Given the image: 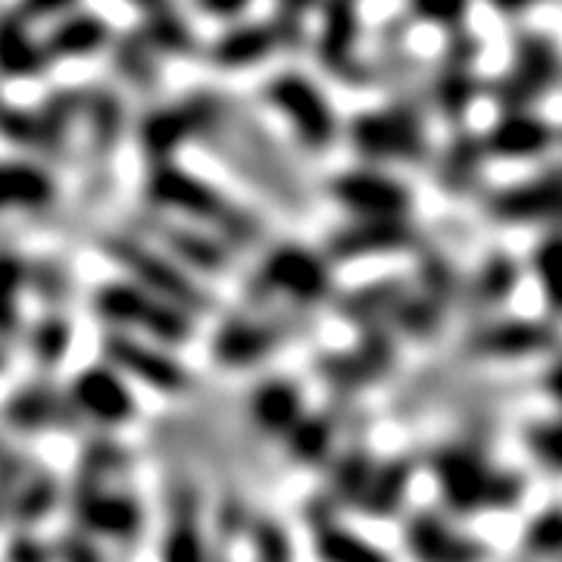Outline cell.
Returning <instances> with one entry per match:
<instances>
[{
    "label": "cell",
    "mask_w": 562,
    "mask_h": 562,
    "mask_svg": "<svg viewBox=\"0 0 562 562\" xmlns=\"http://www.w3.org/2000/svg\"><path fill=\"white\" fill-rule=\"evenodd\" d=\"M482 138L491 160L531 162L553 154V147L560 144V128L538 110H513L497 113V120L484 128Z\"/></svg>",
    "instance_id": "obj_16"
},
{
    "label": "cell",
    "mask_w": 562,
    "mask_h": 562,
    "mask_svg": "<svg viewBox=\"0 0 562 562\" xmlns=\"http://www.w3.org/2000/svg\"><path fill=\"white\" fill-rule=\"evenodd\" d=\"M125 3L138 7V10H144V13H154V10H160V7H166L169 0H125Z\"/></svg>",
    "instance_id": "obj_53"
},
{
    "label": "cell",
    "mask_w": 562,
    "mask_h": 562,
    "mask_svg": "<svg viewBox=\"0 0 562 562\" xmlns=\"http://www.w3.org/2000/svg\"><path fill=\"white\" fill-rule=\"evenodd\" d=\"M316 550L322 562H391V557L382 553L375 543L338 525H322L316 535Z\"/></svg>",
    "instance_id": "obj_37"
},
{
    "label": "cell",
    "mask_w": 562,
    "mask_h": 562,
    "mask_svg": "<svg viewBox=\"0 0 562 562\" xmlns=\"http://www.w3.org/2000/svg\"><path fill=\"white\" fill-rule=\"evenodd\" d=\"M260 560L262 562H291V543L276 525L260 528Z\"/></svg>",
    "instance_id": "obj_46"
},
{
    "label": "cell",
    "mask_w": 562,
    "mask_h": 562,
    "mask_svg": "<svg viewBox=\"0 0 562 562\" xmlns=\"http://www.w3.org/2000/svg\"><path fill=\"white\" fill-rule=\"evenodd\" d=\"M409 482H413V462L409 460H387L384 465H375L357 506L372 519H391L406 503Z\"/></svg>",
    "instance_id": "obj_26"
},
{
    "label": "cell",
    "mask_w": 562,
    "mask_h": 562,
    "mask_svg": "<svg viewBox=\"0 0 562 562\" xmlns=\"http://www.w3.org/2000/svg\"><path fill=\"white\" fill-rule=\"evenodd\" d=\"M10 328H16V310H13V301L0 297V331H10Z\"/></svg>",
    "instance_id": "obj_52"
},
{
    "label": "cell",
    "mask_w": 562,
    "mask_h": 562,
    "mask_svg": "<svg viewBox=\"0 0 562 562\" xmlns=\"http://www.w3.org/2000/svg\"><path fill=\"white\" fill-rule=\"evenodd\" d=\"M76 401H79V406L88 416L110 422V425L125 422L132 416V409H135V401H132L128 387L113 372H106V369L81 372L79 379H76Z\"/></svg>",
    "instance_id": "obj_25"
},
{
    "label": "cell",
    "mask_w": 562,
    "mask_h": 562,
    "mask_svg": "<svg viewBox=\"0 0 562 562\" xmlns=\"http://www.w3.org/2000/svg\"><path fill=\"white\" fill-rule=\"evenodd\" d=\"M106 353L113 357V362H120L122 369L138 375L140 382L154 384L157 391H181V384H184V372L176 366V360H169L166 353L135 341V338L110 335Z\"/></svg>",
    "instance_id": "obj_24"
},
{
    "label": "cell",
    "mask_w": 562,
    "mask_h": 562,
    "mask_svg": "<svg viewBox=\"0 0 562 562\" xmlns=\"http://www.w3.org/2000/svg\"><path fill=\"white\" fill-rule=\"evenodd\" d=\"M276 341H279L276 328L250 325V322H232V325H225L220 331L216 353L228 366H247V362L260 360L262 353H269L276 347Z\"/></svg>",
    "instance_id": "obj_33"
},
{
    "label": "cell",
    "mask_w": 562,
    "mask_h": 562,
    "mask_svg": "<svg viewBox=\"0 0 562 562\" xmlns=\"http://www.w3.org/2000/svg\"><path fill=\"white\" fill-rule=\"evenodd\" d=\"M562 85V47L547 32L522 29L509 41V63L484 85L497 113L535 110Z\"/></svg>",
    "instance_id": "obj_3"
},
{
    "label": "cell",
    "mask_w": 562,
    "mask_h": 562,
    "mask_svg": "<svg viewBox=\"0 0 562 562\" xmlns=\"http://www.w3.org/2000/svg\"><path fill=\"white\" fill-rule=\"evenodd\" d=\"M487 166H491V154L482 135L465 125H457L453 135L438 147V154H431V179L441 194L460 201L482 191Z\"/></svg>",
    "instance_id": "obj_17"
},
{
    "label": "cell",
    "mask_w": 562,
    "mask_h": 562,
    "mask_svg": "<svg viewBox=\"0 0 562 562\" xmlns=\"http://www.w3.org/2000/svg\"><path fill=\"white\" fill-rule=\"evenodd\" d=\"M331 425L319 416H310V419H297V425L288 431V447L291 453L303 462H319L328 450H331Z\"/></svg>",
    "instance_id": "obj_41"
},
{
    "label": "cell",
    "mask_w": 562,
    "mask_h": 562,
    "mask_svg": "<svg viewBox=\"0 0 562 562\" xmlns=\"http://www.w3.org/2000/svg\"><path fill=\"white\" fill-rule=\"evenodd\" d=\"M484 213L497 225H547L562 228V162L528 179L509 181L484 198Z\"/></svg>",
    "instance_id": "obj_10"
},
{
    "label": "cell",
    "mask_w": 562,
    "mask_h": 562,
    "mask_svg": "<svg viewBox=\"0 0 562 562\" xmlns=\"http://www.w3.org/2000/svg\"><path fill=\"white\" fill-rule=\"evenodd\" d=\"M144 194H147V201L154 203L157 210H172L179 216L225 225L241 241H250L254 232H257V225H254V220L247 213H241V210L235 213L213 184H206L194 172L181 169L176 162H154Z\"/></svg>",
    "instance_id": "obj_5"
},
{
    "label": "cell",
    "mask_w": 562,
    "mask_h": 562,
    "mask_svg": "<svg viewBox=\"0 0 562 562\" xmlns=\"http://www.w3.org/2000/svg\"><path fill=\"white\" fill-rule=\"evenodd\" d=\"M157 50L154 44L144 38V32H132L113 38V66L122 79L128 81L140 94H150L160 85V63H157Z\"/></svg>",
    "instance_id": "obj_28"
},
{
    "label": "cell",
    "mask_w": 562,
    "mask_h": 562,
    "mask_svg": "<svg viewBox=\"0 0 562 562\" xmlns=\"http://www.w3.org/2000/svg\"><path fill=\"white\" fill-rule=\"evenodd\" d=\"M22 279H25L22 262L13 260V257H0V297L3 301H13L16 297Z\"/></svg>",
    "instance_id": "obj_48"
},
{
    "label": "cell",
    "mask_w": 562,
    "mask_h": 562,
    "mask_svg": "<svg viewBox=\"0 0 562 562\" xmlns=\"http://www.w3.org/2000/svg\"><path fill=\"white\" fill-rule=\"evenodd\" d=\"M81 0H20V10L22 16L29 22H41V20H60L66 13H72V10H79Z\"/></svg>",
    "instance_id": "obj_45"
},
{
    "label": "cell",
    "mask_w": 562,
    "mask_h": 562,
    "mask_svg": "<svg viewBox=\"0 0 562 562\" xmlns=\"http://www.w3.org/2000/svg\"><path fill=\"white\" fill-rule=\"evenodd\" d=\"M538 0H487V7L503 20H522Z\"/></svg>",
    "instance_id": "obj_50"
},
{
    "label": "cell",
    "mask_w": 562,
    "mask_h": 562,
    "mask_svg": "<svg viewBox=\"0 0 562 562\" xmlns=\"http://www.w3.org/2000/svg\"><path fill=\"white\" fill-rule=\"evenodd\" d=\"M482 38L469 29L450 32L431 69L425 72V101L435 116L447 125H465L475 101L484 94L482 72Z\"/></svg>",
    "instance_id": "obj_4"
},
{
    "label": "cell",
    "mask_w": 562,
    "mask_h": 562,
    "mask_svg": "<svg viewBox=\"0 0 562 562\" xmlns=\"http://www.w3.org/2000/svg\"><path fill=\"white\" fill-rule=\"evenodd\" d=\"M541 384H543V391H547V397L562 409V353L557 357V360L550 362L547 369H543Z\"/></svg>",
    "instance_id": "obj_49"
},
{
    "label": "cell",
    "mask_w": 562,
    "mask_h": 562,
    "mask_svg": "<svg viewBox=\"0 0 562 562\" xmlns=\"http://www.w3.org/2000/svg\"><path fill=\"white\" fill-rule=\"evenodd\" d=\"M250 413L260 428L272 431V435H288L303 413L301 391L297 384L291 382H266L260 384V391L254 394V403H250Z\"/></svg>",
    "instance_id": "obj_29"
},
{
    "label": "cell",
    "mask_w": 562,
    "mask_h": 562,
    "mask_svg": "<svg viewBox=\"0 0 562 562\" xmlns=\"http://www.w3.org/2000/svg\"><path fill=\"white\" fill-rule=\"evenodd\" d=\"M10 560L13 562H44V553H41L35 543H16L10 550Z\"/></svg>",
    "instance_id": "obj_51"
},
{
    "label": "cell",
    "mask_w": 562,
    "mask_h": 562,
    "mask_svg": "<svg viewBox=\"0 0 562 562\" xmlns=\"http://www.w3.org/2000/svg\"><path fill=\"white\" fill-rule=\"evenodd\" d=\"M406 553L416 562H484L491 550L479 538L460 531L441 513L419 509L403 528Z\"/></svg>",
    "instance_id": "obj_18"
},
{
    "label": "cell",
    "mask_w": 562,
    "mask_h": 562,
    "mask_svg": "<svg viewBox=\"0 0 562 562\" xmlns=\"http://www.w3.org/2000/svg\"><path fill=\"white\" fill-rule=\"evenodd\" d=\"M47 47L35 38L32 22L20 10H0V79H35L47 72Z\"/></svg>",
    "instance_id": "obj_20"
},
{
    "label": "cell",
    "mask_w": 562,
    "mask_h": 562,
    "mask_svg": "<svg viewBox=\"0 0 562 562\" xmlns=\"http://www.w3.org/2000/svg\"><path fill=\"white\" fill-rule=\"evenodd\" d=\"M162 562H203V547L198 531L188 528V525L172 528L166 543H162Z\"/></svg>",
    "instance_id": "obj_43"
},
{
    "label": "cell",
    "mask_w": 562,
    "mask_h": 562,
    "mask_svg": "<svg viewBox=\"0 0 562 562\" xmlns=\"http://www.w3.org/2000/svg\"><path fill=\"white\" fill-rule=\"evenodd\" d=\"M81 522L98 535L128 538L138 528V506L125 497H88L81 503Z\"/></svg>",
    "instance_id": "obj_35"
},
{
    "label": "cell",
    "mask_w": 562,
    "mask_h": 562,
    "mask_svg": "<svg viewBox=\"0 0 562 562\" xmlns=\"http://www.w3.org/2000/svg\"><path fill=\"white\" fill-rule=\"evenodd\" d=\"M57 198L54 176L32 160H0V210H41Z\"/></svg>",
    "instance_id": "obj_23"
},
{
    "label": "cell",
    "mask_w": 562,
    "mask_h": 562,
    "mask_svg": "<svg viewBox=\"0 0 562 562\" xmlns=\"http://www.w3.org/2000/svg\"><path fill=\"white\" fill-rule=\"evenodd\" d=\"M331 201L341 203L353 220H394L409 216L413 191L397 176L384 172L382 166H357L344 169L328 181Z\"/></svg>",
    "instance_id": "obj_12"
},
{
    "label": "cell",
    "mask_w": 562,
    "mask_h": 562,
    "mask_svg": "<svg viewBox=\"0 0 562 562\" xmlns=\"http://www.w3.org/2000/svg\"><path fill=\"white\" fill-rule=\"evenodd\" d=\"M281 50V41L272 29V22H238L225 29L216 44L210 47V60L220 69H254L262 60H269Z\"/></svg>",
    "instance_id": "obj_22"
},
{
    "label": "cell",
    "mask_w": 562,
    "mask_h": 562,
    "mask_svg": "<svg viewBox=\"0 0 562 562\" xmlns=\"http://www.w3.org/2000/svg\"><path fill=\"white\" fill-rule=\"evenodd\" d=\"M254 0H194V7L210 20H238Z\"/></svg>",
    "instance_id": "obj_47"
},
{
    "label": "cell",
    "mask_w": 562,
    "mask_h": 562,
    "mask_svg": "<svg viewBox=\"0 0 562 562\" xmlns=\"http://www.w3.org/2000/svg\"><path fill=\"white\" fill-rule=\"evenodd\" d=\"M225 113L228 106L210 91H198L181 98L179 103L157 106L138 122L140 150L150 162H172L176 150L188 140L213 138L225 122Z\"/></svg>",
    "instance_id": "obj_7"
},
{
    "label": "cell",
    "mask_w": 562,
    "mask_h": 562,
    "mask_svg": "<svg viewBox=\"0 0 562 562\" xmlns=\"http://www.w3.org/2000/svg\"><path fill=\"white\" fill-rule=\"evenodd\" d=\"M260 288L288 294L297 303H322L331 294V269L301 244H281L260 266Z\"/></svg>",
    "instance_id": "obj_15"
},
{
    "label": "cell",
    "mask_w": 562,
    "mask_h": 562,
    "mask_svg": "<svg viewBox=\"0 0 562 562\" xmlns=\"http://www.w3.org/2000/svg\"><path fill=\"white\" fill-rule=\"evenodd\" d=\"M428 469L435 475L443 509L453 516L506 513L525 497L522 475L497 465L475 441L438 443L428 453Z\"/></svg>",
    "instance_id": "obj_1"
},
{
    "label": "cell",
    "mask_w": 562,
    "mask_h": 562,
    "mask_svg": "<svg viewBox=\"0 0 562 562\" xmlns=\"http://www.w3.org/2000/svg\"><path fill=\"white\" fill-rule=\"evenodd\" d=\"M560 347V331L550 319L528 316H487L472 322L462 335L460 353L465 360H522Z\"/></svg>",
    "instance_id": "obj_9"
},
{
    "label": "cell",
    "mask_w": 562,
    "mask_h": 562,
    "mask_svg": "<svg viewBox=\"0 0 562 562\" xmlns=\"http://www.w3.org/2000/svg\"><path fill=\"white\" fill-rule=\"evenodd\" d=\"M316 60L328 76H335L350 88L379 85L375 63L369 54H362L360 0H322Z\"/></svg>",
    "instance_id": "obj_8"
},
{
    "label": "cell",
    "mask_w": 562,
    "mask_h": 562,
    "mask_svg": "<svg viewBox=\"0 0 562 562\" xmlns=\"http://www.w3.org/2000/svg\"><path fill=\"white\" fill-rule=\"evenodd\" d=\"M519 284H522V262L509 250H494L469 276H462L457 310L472 322L487 319L516 297Z\"/></svg>",
    "instance_id": "obj_19"
},
{
    "label": "cell",
    "mask_w": 562,
    "mask_h": 562,
    "mask_svg": "<svg viewBox=\"0 0 562 562\" xmlns=\"http://www.w3.org/2000/svg\"><path fill=\"white\" fill-rule=\"evenodd\" d=\"M347 140L366 166H422L431 160L428 106L387 101L379 110H360L347 122Z\"/></svg>",
    "instance_id": "obj_2"
},
{
    "label": "cell",
    "mask_w": 562,
    "mask_h": 562,
    "mask_svg": "<svg viewBox=\"0 0 562 562\" xmlns=\"http://www.w3.org/2000/svg\"><path fill=\"white\" fill-rule=\"evenodd\" d=\"M154 232L160 235V241H166V247L179 257V260L191 262L198 269H206V272H220L228 262V254L220 241L206 238L201 232H188L181 225H169V222H157Z\"/></svg>",
    "instance_id": "obj_32"
},
{
    "label": "cell",
    "mask_w": 562,
    "mask_h": 562,
    "mask_svg": "<svg viewBox=\"0 0 562 562\" xmlns=\"http://www.w3.org/2000/svg\"><path fill=\"white\" fill-rule=\"evenodd\" d=\"M372 460H369V453H362V450H353V453H347L338 462V469H335V494H338V501L344 503H357L360 501L362 487L369 482V475H372Z\"/></svg>",
    "instance_id": "obj_42"
},
{
    "label": "cell",
    "mask_w": 562,
    "mask_h": 562,
    "mask_svg": "<svg viewBox=\"0 0 562 562\" xmlns=\"http://www.w3.org/2000/svg\"><path fill=\"white\" fill-rule=\"evenodd\" d=\"M144 16L147 20H144L140 32H144V38L150 41L154 50L162 54V57H184V54H191L198 47L191 25H188V20L181 16L172 3H166V7L154 10V13H144Z\"/></svg>",
    "instance_id": "obj_34"
},
{
    "label": "cell",
    "mask_w": 562,
    "mask_h": 562,
    "mask_svg": "<svg viewBox=\"0 0 562 562\" xmlns=\"http://www.w3.org/2000/svg\"><path fill=\"white\" fill-rule=\"evenodd\" d=\"M262 98L294 128V135L306 150L322 154L338 140V132H341L338 113L328 101V94L310 76H303L297 69L276 72L262 85Z\"/></svg>",
    "instance_id": "obj_6"
},
{
    "label": "cell",
    "mask_w": 562,
    "mask_h": 562,
    "mask_svg": "<svg viewBox=\"0 0 562 562\" xmlns=\"http://www.w3.org/2000/svg\"><path fill=\"white\" fill-rule=\"evenodd\" d=\"M81 116L88 120V128H91V147H94L98 154L116 150L122 122H125V110H122V101L113 91L94 88V91L81 94Z\"/></svg>",
    "instance_id": "obj_30"
},
{
    "label": "cell",
    "mask_w": 562,
    "mask_h": 562,
    "mask_svg": "<svg viewBox=\"0 0 562 562\" xmlns=\"http://www.w3.org/2000/svg\"><path fill=\"white\" fill-rule=\"evenodd\" d=\"M522 550L535 562L562 560V503H550L528 519L522 531Z\"/></svg>",
    "instance_id": "obj_36"
},
{
    "label": "cell",
    "mask_w": 562,
    "mask_h": 562,
    "mask_svg": "<svg viewBox=\"0 0 562 562\" xmlns=\"http://www.w3.org/2000/svg\"><path fill=\"white\" fill-rule=\"evenodd\" d=\"M0 110H3V103H0Z\"/></svg>",
    "instance_id": "obj_55"
},
{
    "label": "cell",
    "mask_w": 562,
    "mask_h": 562,
    "mask_svg": "<svg viewBox=\"0 0 562 562\" xmlns=\"http://www.w3.org/2000/svg\"><path fill=\"white\" fill-rule=\"evenodd\" d=\"M103 250L135 276V284L162 301L179 303L184 310H203L210 303V297L181 272L176 262H169L162 254L150 250L147 244H140L132 235H106Z\"/></svg>",
    "instance_id": "obj_13"
},
{
    "label": "cell",
    "mask_w": 562,
    "mask_h": 562,
    "mask_svg": "<svg viewBox=\"0 0 562 562\" xmlns=\"http://www.w3.org/2000/svg\"><path fill=\"white\" fill-rule=\"evenodd\" d=\"M113 44V29L110 22L98 16L94 10H72L50 25L44 47L47 57L54 60H81V57H94L103 47Z\"/></svg>",
    "instance_id": "obj_21"
},
{
    "label": "cell",
    "mask_w": 562,
    "mask_h": 562,
    "mask_svg": "<svg viewBox=\"0 0 562 562\" xmlns=\"http://www.w3.org/2000/svg\"><path fill=\"white\" fill-rule=\"evenodd\" d=\"M66 344H69V328L63 322H44L35 331V350L44 360H60Z\"/></svg>",
    "instance_id": "obj_44"
},
{
    "label": "cell",
    "mask_w": 562,
    "mask_h": 562,
    "mask_svg": "<svg viewBox=\"0 0 562 562\" xmlns=\"http://www.w3.org/2000/svg\"><path fill=\"white\" fill-rule=\"evenodd\" d=\"M469 10H472V0H406V16L409 20L431 25V29H441L447 35L465 29Z\"/></svg>",
    "instance_id": "obj_39"
},
{
    "label": "cell",
    "mask_w": 562,
    "mask_h": 562,
    "mask_svg": "<svg viewBox=\"0 0 562 562\" xmlns=\"http://www.w3.org/2000/svg\"><path fill=\"white\" fill-rule=\"evenodd\" d=\"M425 235L409 216L394 220H353L331 232L328 257L338 262H353L362 257H382V254H406L422 250Z\"/></svg>",
    "instance_id": "obj_14"
},
{
    "label": "cell",
    "mask_w": 562,
    "mask_h": 562,
    "mask_svg": "<svg viewBox=\"0 0 562 562\" xmlns=\"http://www.w3.org/2000/svg\"><path fill=\"white\" fill-rule=\"evenodd\" d=\"M531 276L541 288L547 310L562 319V228H550L541 241L531 247Z\"/></svg>",
    "instance_id": "obj_31"
},
{
    "label": "cell",
    "mask_w": 562,
    "mask_h": 562,
    "mask_svg": "<svg viewBox=\"0 0 562 562\" xmlns=\"http://www.w3.org/2000/svg\"><path fill=\"white\" fill-rule=\"evenodd\" d=\"M322 0H276V16H272V29L281 41V50L297 54L306 47L310 38V16L313 10H319Z\"/></svg>",
    "instance_id": "obj_38"
},
{
    "label": "cell",
    "mask_w": 562,
    "mask_h": 562,
    "mask_svg": "<svg viewBox=\"0 0 562 562\" xmlns=\"http://www.w3.org/2000/svg\"><path fill=\"white\" fill-rule=\"evenodd\" d=\"M94 303H98V313L103 319L120 322V325H138L160 341L179 344L191 335L188 310L144 291L140 284H103Z\"/></svg>",
    "instance_id": "obj_11"
},
{
    "label": "cell",
    "mask_w": 562,
    "mask_h": 562,
    "mask_svg": "<svg viewBox=\"0 0 562 562\" xmlns=\"http://www.w3.org/2000/svg\"><path fill=\"white\" fill-rule=\"evenodd\" d=\"M560 144H562V132H560Z\"/></svg>",
    "instance_id": "obj_54"
},
{
    "label": "cell",
    "mask_w": 562,
    "mask_h": 562,
    "mask_svg": "<svg viewBox=\"0 0 562 562\" xmlns=\"http://www.w3.org/2000/svg\"><path fill=\"white\" fill-rule=\"evenodd\" d=\"M525 450L541 462L547 472L562 475V419L528 422L522 431Z\"/></svg>",
    "instance_id": "obj_40"
},
{
    "label": "cell",
    "mask_w": 562,
    "mask_h": 562,
    "mask_svg": "<svg viewBox=\"0 0 562 562\" xmlns=\"http://www.w3.org/2000/svg\"><path fill=\"white\" fill-rule=\"evenodd\" d=\"M419 294H425L431 303H438L443 313L450 316L460 303L462 272L457 260L450 254H443L438 247H422L419 266H416V284Z\"/></svg>",
    "instance_id": "obj_27"
}]
</instances>
